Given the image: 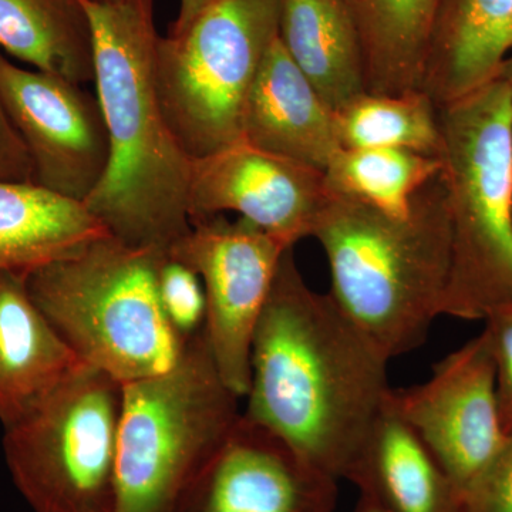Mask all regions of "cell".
Listing matches in <instances>:
<instances>
[{
	"label": "cell",
	"instance_id": "cell-1",
	"mask_svg": "<svg viewBox=\"0 0 512 512\" xmlns=\"http://www.w3.org/2000/svg\"><path fill=\"white\" fill-rule=\"evenodd\" d=\"M389 363L306 284L289 248L252 340L242 416L340 480L392 390Z\"/></svg>",
	"mask_w": 512,
	"mask_h": 512
},
{
	"label": "cell",
	"instance_id": "cell-2",
	"mask_svg": "<svg viewBox=\"0 0 512 512\" xmlns=\"http://www.w3.org/2000/svg\"><path fill=\"white\" fill-rule=\"evenodd\" d=\"M94 40V83L110 141L106 175L84 202L113 237L167 251L191 229L192 160L156 84L154 0H79Z\"/></svg>",
	"mask_w": 512,
	"mask_h": 512
},
{
	"label": "cell",
	"instance_id": "cell-3",
	"mask_svg": "<svg viewBox=\"0 0 512 512\" xmlns=\"http://www.w3.org/2000/svg\"><path fill=\"white\" fill-rule=\"evenodd\" d=\"M312 238L328 261L330 298L384 356L392 360L423 345L443 316L450 275L440 174L417 195L406 220L328 192Z\"/></svg>",
	"mask_w": 512,
	"mask_h": 512
},
{
	"label": "cell",
	"instance_id": "cell-4",
	"mask_svg": "<svg viewBox=\"0 0 512 512\" xmlns=\"http://www.w3.org/2000/svg\"><path fill=\"white\" fill-rule=\"evenodd\" d=\"M164 249L134 247L113 235L29 272L37 308L84 365L121 384L163 375L185 346L158 293Z\"/></svg>",
	"mask_w": 512,
	"mask_h": 512
},
{
	"label": "cell",
	"instance_id": "cell-5",
	"mask_svg": "<svg viewBox=\"0 0 512 512\" xmlns=\"http://www.w3.org/2000/svg\"><path fill=\"white\" fill-rule=\"evenodd\" d=\"M450 220L443 316L484 320L512 302V90L500 76L439 107Z\"/></svg>",
	"mask_w": 512,
	"mask_h": 512
},
{
	"label": "cell",
	"instance_id": "cell-6",
	"mask_svg": "<svg viewBox=\"0 0 512 512\" xmlns=\"http://www.w3.org/2000/svg\"><path fill=\"white\" fill-rule=\"evenodd\" d=\"M205 329V328H204ZM205 330L163 375L123 384L114 512H175L241 417Z\"/></svg>",
	"mask_w": 512,
	"mask_h": 512
},
{
	"label": "cell",
	"instance_id": "cell-7",
	"mask_svg": "<svg viewBox=\"0 0 512 512\" xmlns=\"http://www.w3.org/2000/svg\"><path fill=\"white\" fill-rule=\"evenodd\" d=\"M123 384L80 363L3 427L13 484L33 512H114Z\"/></svg>",
	"mask_w": 512,
	"mask_h": 512
},
{
	"label": "cell",
	"instance_id": "cell-8",
	"mask_svg": "<svg viewBox=\"0 0 512 512\" xmlns=\"http://www.w3.org/2000/svg\"><path fill=\"white\" fill-rule=\"evenodd\" d=\"M279 13L281 0H211L183 29L158 37V97L191 160L242 141L245 104Z\"/></svg>",
	"mask_w": 512,
	"mask_h": 512
},
{
	"label": "cell",
	"instance_id": "cell-9",
	"mask_svg": "<svg viewBox=\"0 0 512 512\" xmlns=\"http://www.w3.org/2000/svg\"><path fill=\"white\" fill-rule=\"evenodd\" d=\"M289 248L242 218L215 215L192 221L188 234L167 249L200 275L212 357L224 382L241 399L248 392L256 326Z\"/></svg>",
	"mask_w": 512,
	"mask_h": 512
},
{
	"label": "cell",
	"instance_id": "cell-10",
	"mask_svg": "<svg viewBox=\"0 0 512 512\" xmlns=\"http://www.w3.org/2000/svg\"><path fill=\"white\" fill-rule=\"evenodd\" d=\"M0 100L46 190L86 202L110 161L99 99L82 84L23 69L0 52Z\"/></svg>",
	"mask_w": 512,
	"mask_h": 512
},
{
	"label": "cell",
	"instance_id": "cell-11",
	"mask_svg": "<svg viewBox=\"0 0 512 512\" xmlns=\"http://www.w3.org/2000/svg\"><path fill=\"white\" fill-rule=\"evenodd\" d=\"M390 400L464 497L507 439L484 330L436 363L426 382L392 387Z\"/></svg>",
	"mask_w": 512,
	"mask_h": 512
},
{
	"label": "cell",
	"instance_id": "cell-12",
	"mask_svg": "<svg viewBox=\"0 0 512 512\" xmlns=\"http://www.w3.org/2000/svg\"><path fill=\"white\" fill-rule=\"evenodd\" d=\"M323 173L238 141L192 160L190 222L234 212L286 247L312 238L326 200Z\"/></svg>",
	"mask_w": 512,
	"mask_h": 512
},
{
	"label": "cell",
	"instance_id": "cell-13",
	"mask_svg": "<svg viewBox=\"0 0 512 512\" xmlns=\"http://www.w3.org/2000/svg\"><path fill=\"white\" fill-rule=\"evenodd\" d=\"M338 481L241 412L175 512H335Z\"/></svg>",
	"mask_w": 512,
	"mask_h": 512
},
{
	"label": "cell",
	"instance_id": "cell-14",
	"mask_svg": "<svg viewBox=\"0 0 512 512\" xmlns=\"http://www.w3.org/2000/svg\"><path fill=\"white\" fill-rule=\"evenodd\" d=\"M242 140L320 173L340 148L333 111L293 63L279 36L245 104Z\"/></svg>",
	"mask_w": 512,
	"mask_h": 512
},
{
	"label": "cell",
	"instance_id": "cell-15",
	"mask_svg": "<svg viewBox=\"0 0 512 512\" xmlns=\"http://www.w3.org/2000/svg\"><path fill=\"white\" fill-rule=\"evenodd\" d=\"M343 480L387 512H466L464 495L397 412L390 393Z\"/></svg>",
	"mask_w": 512,
	"mask_h": 512
},
{
	"label": "cell",
	"instance_id": "cell-16",
	"mask_svg": "<svg viewBox=\"0 0 512 512\" xmlns=\"http://www.w3.org/2000/svg\"><path fill=\"white\" fill-rule=\"evenodd\" d=\"M512 53V0H441L421 90L437 107L493 82Z\"/></svg>",
	"mask_w": 512,
	"mask_h": 512
},
{
	"label": "cell",
	"instance_id": "cell-17",
	"mask_svg": "<svg viewBox=\"0 0 512 512\" xmlns=\"http://www.w3.org/2000/svg\"><path fill=\"white\" fill-rule=\"evenodd\" d=\"M30 296L26 274L0 269V423L8 426L80 365Z\"/></svg>",
	"mask_w": 512,
	"mask_h": 512
},
{
	"label": "cell",
	"instance_id": "cell-18",
	"mask_svg": "<svg viewBox=\"0 0 512 512\" xmlns=\"http://www.w3.org/2000/svg\"><path fill=\"white\" fill-rule=\"evenodd\" d=\"M107 235L83 202L37 183L0 180V269L28 275Z\"/></svg>",
	"mask_w": 512,
	"mask_h": 512
},
{
	"label": "cell",
	"instance_id": "cell-19",
	"mask_svg": "<svg viewBox=\"0 0 512 512\" xmlns=\"http://www.w3.org/2000/svg\"><path fill=\"white\" fill-rule=\"evenodd\" d=\"M278 36L333 113L366 92L362 46L342 0H281Z\"/></svg>",
	"mask_w": 512,
	"mask_h": 512
},
{
	"label": "cell",
	"instance_id": "cell-20",
	"mask_svg": "<svg viewBox=\"0 0 512 512\" xmlns=\"http://www.w3.org/2000/svg\"><path fill=\"white\" fill-rule=\"evenodd\" d=\"M355 23L366 92L421 90L441 0H342Z\"/></svg>",
	"mask_w": 512,
	"mask_h": 512
},
{
	"label": "cell",
	"instance_id": "cell-21",
	"mask_svg": "<svg viewBox=\"0 0 512 512\" xmlns=\"http://www.w3.org/2000/svg\"><path fill=\"white\" fill-rule=\"evenodd\" d=\"M0 49L76 84L94 82V40L79 0H0Z\"/></svg>",
	"mask_w": 512,
	"mask_h": 512
},
{
	"label": "cell",
	"instance_id": "cell-22",
	"mask_svg": "<svg viewBox=\"0 0 512 512\" xmlns=\"http://www.w3.org/2000/svg\"><path fill=\"white\" fill-rule=\"evenodd\" d=\"M441 171L439 156L393 148H339L323 171L326 191L406 220Z\"/></svg>",
	"mask_w": 512,
	"mask_h": 512
},
{
	"label": "cell",
	"instance_id": "cell-23",
	"mask_svg": "<svg viewBox=\"0 0 512 512\" xmlns=\"http://www.w3.org/2000/svg\"><path fill=\"white\" fill-rule=\"evenodd\" d=\"M340 148H393L439 156V107L423 90L365 92L333 113Z\"/></svg>",
	"mask_w": 512,
	"mask_h": 512
},
{
	"label": "cell",
	"instance_id": "cell-24",
	"mask_svg": "<svg viewBox=\"0 0 512 512\" xmlns=\"http://www.w3.org/2000/svg\"><path fill=\"white\" fill-rule=\"evenodd\" d=\"M158 293L171 328L184 342L204 330L207 298L200 275L167 252L158 271Z\"/></svg>",
	"mask_w": 512,
	"mask_h": 512
},
{
	"label": "cell",
	"instance_id": "cell-25",
	"mask_svg": "<svg viewBox=\"0 0 512 512\" xmlns=\"http://www.w3.org/2000/svg\"><path fill=\"white\" fill-rule=\"evenodd\" d=\"M495 367L498 406L505 433H512V302L498 306L484 318Z\"/></svg>",
	"mask_w": 512,
	"mask_h": 512
},
{
	"label": "cell",
	"instance_id": "cell-26",
	"mask_svg": "<svg viewBox=\"0 0 512 512\" xmlns=\"http://www.w3.org/2000/svg\"><path fill=\"white\" fill-rule=\"evenodd\" d=\"M466 512H512V433L464 497Z\"/></svg>",
	"mask_w": 512,
	"mask_h": 512
},
{
	"label": "cell",
	"instance_id": "cell-27",
	"mask_svg": "<svg viewBox=\"0 0 512 512\" xmlns=\"http://www.w3.org/2000/svg\"><path fill=\"white\" fill-rule=\"evenodd\" d=\"M0 180L35 183V171L28 150L10 123L0 100Z\"/></svg>",
	"mask_w": 512,
	"mask_h": 512
},
{
	"label": "cell",
	"instance_id": "cell-28",
	"mask_svg": "<svg viewBox=\"0 0 512 512\" xmlns=\"http://www.w3.org/2000/svg\"><path fill=\"white\" fill-rule=\"evenodd\" d=\"M211 0H180V12L171 30L183 29Z\"/></svg>",
	"mask_w": 512,
	"mask_h": 512
},
{
	"label": "cell",
	"instance_id": "cell-29",
	"mask_svg": "<svg viewBox=\"0 0 512 512\" xmlns=\"http://www.w3.org/2000/svg\"><path fill=\"white\" fill-rule=\"evenodd\" d=\"M352 512H387L382 505L376 503L372 498L367 495L359 494V500L353 508Z\"/></svg>",
	"mask_w": 512,
	"mask_h": 512
},
{
	"label": "cell",
	"instance_id": "cell-30",
	"mask_svg": "<svg viewBox=\"0 0 512 512\" xmlns=\"http://www.w3.org/2000/svg\"><path fill=\"white\" fill-rule=\"evenodd\" d=\"M498 76H500L501 79H504L512 90V53L507 57V60H505L503 67H501V72L498 74Z\"/></svg>",
	"mask_w": 512,
	"mask_h": 512
}]
</instances>
